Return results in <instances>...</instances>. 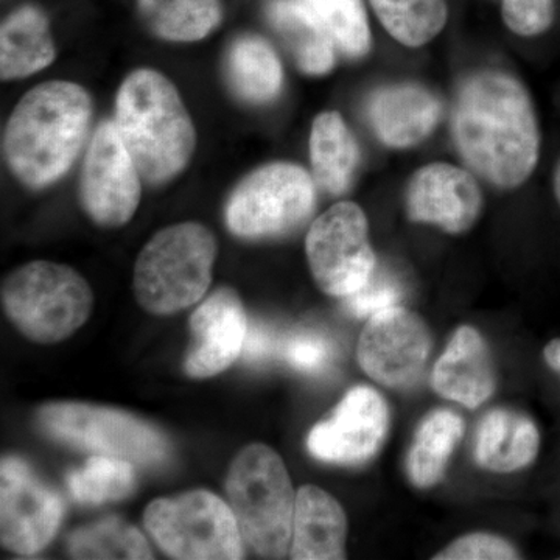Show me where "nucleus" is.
I'll return each mask as SVG.
<instances>
[{
	"instance_id": "f257e3e1",
	"label": "nucleus",
	"mask_w": 560,
	"mask_h": 560,
	"mask_svg": "<svg viewBox=\"0 0 560 560\" xmlns=\"http://www.w3.org/2000/svg\"><path fill=\"white\" fill-rule=\"evenodd\" d=\"M453 138L464 161L503 189L525 183L539 161V125L528 92L503 72L477 73L464 83Z\"/></svg>"
},
{
	"instance_id": "f03ea898",
	"label": "nucleus",
	"mask_w": 560,
	"mask_h": 560,
	"mask_svg": "<svg viewBox=\"0 0 560 560\" xmlns=\"http://www.w3.org/2000/svg\"><path fill=\"white\" fill-rule=\"evenodd\" d=\"M91 119V95L79 84L58 80L33 88L11 113L3 136L11 172L31 187L61 179L79 158Z\"/></svg>"
},
{
	"instance_id": "7ed1b4c3",
	"label": "nucleus",
	"mask_w": 560,
	"mask_h": 560,
	"mask_svg": "<svg viewBox=\"0 0 560 560\" xmlns=\"http://www.w3.org/2000/svg\"><path fill=\"white\" fill-rule=\"evenodd\" d=\"M114 124L151 184L176 178L194 156L197 132L189 110L175 84L156 70H135L121 83Z\"/></svg>"
},
{
	"instance_id": "20e7f679",
	"label": "nucleus",
	"mask_w": 560,
	"mask_h": 560,
	"mask_svg": "<svg viewBox=\"0 0 560 560\" xmlns=\"http://www.w3.org/2000/svg\"><path fill=\"white\" fill-rule=\"evenodd\" d=\"M226 493L245 544L260 558L282 559L291 547L296 495L278 453L264 444L243 448L232 460Z\"/></svg>"
},
{
	"instance_id": "39448f33",
	"label": "nucleus",
	"mask_w": 560,
	"mask_h": 560,
	"mask_svg": "<svg viewBox=\"0 0 560 560\" xmlns=\"http://www.w3.org/2000/svg\"><path fill=\"white\" fill-rule=\"evenodd\" d=\"M215 259L217 241L208 228L194 221L165 228L136 260V300L160 316L197 304L209 289Z\"/></svg>"
},
{
	"instance_id": "423d86ee",
	"label": "nucleus",
	"mask_w": 560,
	"mask_h": 560,
	"mask_svg": "<svg viewBox=\"0 0 560 560\" xmlns=\"http://www.w3.org/2000/svg\"><path fill=\"white\" fill-rule=\"evenodd\" d=\"M91 287L79 272L51 261H32L11 271L2 282L7 316L28 340L58 342L90 318Z\"/></svg>"
},
{
	"instance_id": "0eeeda50",
	"label": "nucleus",
	"mask_w": 560,
	"mask_h": 560,
	"mask_svg": "<svg viewBox=\"0 0 560 560\" xmlns=\"http://www.w3.org/2000/svg\"><path fill=\"white\" fill-rule=\"evenodd\" d=\"M143 523L158 547L173 559L245 558V540L230 503L209 490L151 501Z\"/></svg>"
},
{
	"instance_id": "6e6552de",
	"label": "nucleus",
	"mask_w": 560,
	"mask_h": 560,
	"mask_svg": "<svg viewBox=\"0 0 560 560\" xmlns=\"http://www.w3.org/2000/svg\"><path fill=\"white\" fill-rule=\"evenodd\" d=\"M38 420L54 440L98 455L147 466L168 456V442L160 430L113 408L57 401L40 408Z\"/></svg>"
},
{
	"instance_id": "1a4fd4ad",
	"label": "nucleus",
	"mask_w": 560,
	"mask_h": 560,
	"mask_svg": "<svg viewBox=\"0 0 560 560\" xmlns=\"http://www.w3.org/2000/svg\"><path fill=\"white\" fill-rule=\"evenodd\" d=\"M315 206V184L301 165L272 162L246 176L228 202V226L238 237H278L296 230Z\"/></svg>"
},
{
	"instance_id": "9d476101",
	"label": "nucleus",
	"mask_w": 560,
	"mask_h": 560,
	"mask_svg": "<svg viewBox=\"0 0 560 560\" xmlns=\"http://www.w3.org/2000/svg\"><path fill=\"white\" fill-rule=\"evenodd\" d=\"M313 278L324 293L349 298L377 268L363 210L338 202L315 220L305 242Z\"/></svg>"
},
{
	"instance_id": "9b49d317",
	"label": "nucleus",
	"mask_w": 560,
	"mask_h": 560,
	"mask_svg": "<svg viewBox=\"0 0 560 560\" xmlns=\"http://www.w3.org/2000/svg\"><path fill=\"white\" fill-rule=\"evenodd\" d=\"M140 173L114 121L98 125L88 147L80 179V200L95 223L119 228L140 202Z\"/></svg>"
},
{
	"instance_id": "f8f14e48",
	"label": "nucleus",
	"mask_w": 560,
	"mask_h": 560,
	"mask_svg": "<svg viewBox=\"0 0 560 560\" xmlns=\"http://www.w3.org/2000/svg\"><path fill=\"white\" fill-rule=\"evenodd\" d=\"M62 501L18 458H3L0 467V539L16 555L43 551L62 518Z\"/></svg>"
},
{
	"instance_id": "ddd939ff",
	"label": "nucleus",
	"mask_w": 560,
	"mask_h": 560,
	"mask_svg": "<svg viewBox=\"0 0 560 560\" xmlns=\"http://www.w3.org/2000/svg\"><path fill=\"white\" fill-rule=\"evenodd\" d=\"M430 345L423 320L396 305L371 316L360 337L359 361L374 381L407 388L422 375Z\"/></svg>"
},
{
	"instance_id": "4468645a",
	"label": "nucleus",
	"mask_w": 560,
	"mask_h": 560,
	"mask_svg": "<svg viewBox=\"0 0 560 560\" xmlns=\"http://www.w3.org/2000/svg\"><path fill=\"white\" fill-rule=\"evenodd\" d=\"M389 425L386 401L377 390L357 386L346 394L334 416L308 434L315 458L335 464H361L374 456Z\"/></svg>"
},
{
	"instance_id": "2eb2a0df",
	"label": "nucleus",
	"mask_w": 560,
	"mask_h": 560,
	"mask_svg": "<svg viewBox=\"0 0 560 560\" xmlns=\"http://www.w3.org/2000/svg\"><path fill=\"white\" fill-rule=\"evenodd\" d=\"M194 345L184 370L194 378L220 374L242 355L248 319L234 290L221 289L202 302L190 318Z\"/></svg>"
},
{
	"instance_id": "dca6fc26",
	"label": "nucleus",
	"mask_w": 560,
	"mask_h": 560,
	"mask_svg": "<svg viewBox=\"0 0 560 560\" xmlns=\"http://www.w3.org/2000/svg\"><path fill=\"white\" fill-rule=\"evenodd\" d=\"M482 197L469 172L452 164H430L420 168L407 190L410 219L431 223L459 234L480 215Z\"/></svg>"
},
{
	"instance_id": "f3484780",
	"label": "nucleus",
	"mask_w": 560,
	"mask_h": 560,
	"mask_svg": "<svg viewBox=\"0 0 560 560\" xmlns=\"http://www.w3.org/2000/svg\"><path fill=\"white\" fill-rule=\"evenodd\" d=\"M368 116L377 138L407 149L429 138L441 117V103L418 84H389L371 95Z\"/></svg>"
},
{
	"instance_id": "a211bd4d",
	"label": "nucleus",
	"mask_w": 560,
	"mask_h": 560,
	"mask_svg": "<svg viewBox=\"0 0 560 560\" xmlns=\"http://www.w3.org/2000/svg\"><path fill=\"white\" fill-rule=\"evenodd\" d=\"M431 381L445 399L469 408L485 404L495 389V375L481 335L471 327H460L438 360Z\"/></svg>"
},
{
	"instance_id": "6ab92c4d",
	"label": "nucleus",
	"mask_w": 560,
	"mask_h": 560,
	"mask_svg": "<svg viewBox=\"0 0 560 560\" xmlns=\"http://www.w3.org/2000/svg\"><path fill=\"white\" fill-rule=\"evenodd\" d=\"M348 518L326 490L304 486L294 503L290 555L296 560L345 559Z\"/></svg>"
},
{
	"instance_id": "aec40b11",
	"label": "nucleus",
	"mask_w": 560,
	"mask_h": 560,
	"mask_svg": "<svg viewBox=\"0 0 560 560\" xmlns=\"http://www.w3.org/2000/svg\"><path fill=\"white\" fill-rule=\"evenodd\" d=\"M540 436L525 416L510 410L490 411L477 433L475 458L485 469L508 474L536 459Z\"/></svg>"
},
{
	"instance_id": "412c9836",
	"label": "nucleus",
	"mask_w": 560,
	"mask_h": 560,
	"mask_svg": "<svg viewBox=\"0 0 560 560\" xmlns=\"http://www.w3.org/2000/svg\"><path fill=\"white\" fill-rule=\"evenodd\" d=\"M57 57L47 18L35 7L14 11L0 28V77L18 80L49 68Z\"/></svg>"
},
{
	"instance_id": "4be33fe9",
	"label": "nucleus",
	"mask_w": 560,
	"mask_h": 560,
	"mask_svg": "<svg viewBox=\"0 0 560 560\" xmlns=\"http://www.w3.org/2000/svg\"><path fill=\"white\" fill-rule=\"evenodd\" d=\"M268 18L302 72L308 75L330 72L337 46L318 18L301 0H275Z\"/></svg>"
},
{
	"instance_id": "5701e85b",
	"label": "nucleus",
	"mask_w": 560,
	"mask_h": 560,
	"mask_svg": "<svg viewBox=\"0 0 560 560\" xmlns=\"http://www.w3.org/2000/svg\"><path fill=\"white\" fill-rule=\"evenodd\" d=\"M311 160L316 183L331 195L349 189L359 167L360 149L338 113H323L313 121Z\"/></svg>"
},
{
	"instance_id": "b1692460",
	"label": "nucleus",
	"mask_w": 560,
	"mask_h": 560,
	"mask_svg": "<svg viewBox=\"0 0 560 560\" xmlns=\"http://www.w3.org/2000/svg\"><path fill=\"white\" fill-rule=\"evenodd\" d=\"M228 75L232 90L246 102L268 103L282 90V65L275 49L260 36H241L232 44Z\"/></svg>"
},
{
	"instance_id": "393cba45",
	"label": "nucleus",
	"mask_w": 560,
	"mask_h": 560,
	"mask_svg": "<svg viewBox=\"0 0 560 560\" xmlns=\"http://www.w3.org/2000/svg\"><path fill=\"white\" fill-rule=\"evenodd\" d=\"M463 433V419L453 411H434L423 420L408 458V474L418 488H431L441 480Z\"/></svg>"
},
{
	"instance_id": "a878e982",
	"label": "nucleus",
	"mask_w": 560,
	"mask_h": 560,
	"mask_svg": "<svg viewBox=\"0 0 560 560\" xmlns=\"http://www.w3.org/2000/svg\"><path fill=\"white\" fill-rule=\"evenodd\" d=\"M139 9L151 31L175 43L206 38L221 21L220 0H139Z\"/></svg>"
},
{
	"instance_id": "bb28decb",
	"label": "nucleus",
	"mask_w": 560,
	"mask_h": 560,
	"mask_svg": "<svg viewBox=\"0 0 560 560\" xmlns=\"http://www.w3.org/2000/svg\"><path fill=\"white\" fill-rule=\"evenodd\" d=\"M73 559H153L149 541L130 523L117 517L103 518L69 537Z\"/></svg>"
},
{
	"instance_id": "cd10ccee",
	"label": "nucleus",
	"mask_w": 560,
	"mask_h": 560,
	"mask_svg": "<svg viewBox=\"0 0 560 560\" xmlns=\"http://www.w3.org/2000/svg\"><path fill=\"white\" fill-rule=\"evenodd\" d=\"M371 3L389 35L408 47L430 43L447 22L445 0H371Z\"/></svg>"
},
{
	"instance_id": "c85d7f7f",
	"label": "nucleus",
	"mask_w": 560,
	"mask_h": 560,
	"mask_svg": "<svg viewBox=\"0 0 560 560\" xmlns=\"http://www.w3.org/2000/svg\"><path fill=\"white\" fill-rule=\"evenodd\" d=\"M132 463L108 455L92 456L68 478L70 493L79 503L101 504L121 500L135 489Z\"/></svg>"
},
{
	"instance_id": "c756f323",
	"label": "nucleus",
	"mask_w": 560,
	"mask_h": 560,
	"mask_svg": "<svg viewBox=\"0 0 560 560\" xmlns=\"http://www.w3.org/2000/svg\"><path fill=\"white\" fill-rule=\"evenodd\" d=\"M318 18L335 46L350 58L370 50L371 31L363 0H301Z\"/></svg>"
},
{
	"instance_id": "7c9ffc66",
	"label": "nucleus",
	"mask_w": 560,
	"mask_h": 560,
	"mask_svg": "<svg viewBox=\"0 0 560 560\" xmlns=\"http://www.w3.org/2000/svg\"><path fill=\"white\" fill-rule=\"evenodd\" d=\"M401 298L404 287L400 279L388 268L377 267L363 289L346 298V308L357 318H371L375 313L396 307Z\"/></svg>"
},
{
	"instance_id": "2f4dec72",
	"label": "nucleus",
	"mask_w": 560,
	"mask_h": 560,
	"mask_svg": "<svg viewBox=\"0 0 560 560\" xmlns=\"http://www.w3.org/2000/svg\"><path fill=\"white\" fill-rule=\"evenodd\" d=\"M282 353L294 370L320 374L335 359L334 342L319 331H300L282 346Z\"/></svg>"
},
{
	"instance_id": "473e14b6",
	"label": "nucleus",
	"mask_w": 560,
	"mask_h": 560,
	"mask_svg": "<svg viewBox=\"0 0 560 560\" xmlns=\"http://www.w3.org/2000/svg\"><path fill=\"white\" fill-rule=\"evenodd\" d=\"M503 20L517 35H540L555 20V0H503Z\"/></svg>"
},
{
	"instance_id": "72a5a7b5",
	"label": "nucleus",
	"mask_w": 560,
	"mask_h": 560,
	"mask_svg": "<svg viewBox=\"0 0 560 560\" xmlns=\"http://www.w3.org/2000/svg\"><path fill=\"white\" fill-rule=\"evenodd\" d=\"M518 555L506 540L490 534H470L445 548L440 560H497L517 559Z\"/></svg>"
},
{
	"instance_id": "f704fd0d",
	"label": "nucleus",
	"mask_w": 560,
	"mask_h": 560,
	"mask_svg": "<svg viewBox=\"0 0 560 560\" xmlns=\"http://www.w3.org/2000/svg\"><path fill=\"white\" fill-rule=\"evenodd\" d=\"M278 340L275 334L261 324L254 323L246 334L245 346H243V357L253 363H260L275 355L278 350Z\"/></svg>"
},
{
	"instance_id": "c9c22d12",
	"label": "nucleus",
	"mask_w": 560,
	"mask_h": 560,
	"mask_svg": "<svg viewBox=\"0 0 560 560\" xmlns=\"http://www.w3.org/2000/svg\"><path fill=\"white\" fill-rule=\"evenodd\" d=\"M545 360L551 368L560 371V340L551 341L545 349Z\"/></svg>"
},
{
	"instance_id": "e433bc0d",
	"label": "nucleus",
	"mask_w": 560,
	"mask_h": 560,
	"mask_svg": "<svg viewBox=\"0 0 560 560\" xmlns=\"http://www.w3.org/2000/svg\"><path fill=\"white\" fill-rule=\"evenodd\" d=\"M555 191L556 197H558V200L560 202V162L558 164V167H556L555 172Z\"/></svg>"
}]
</instances>
